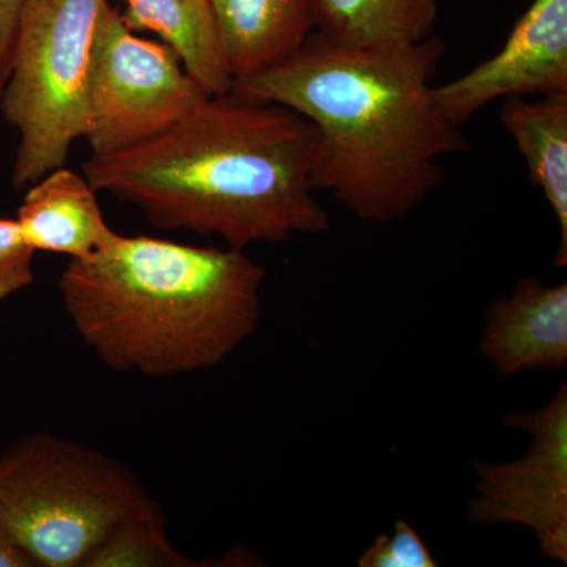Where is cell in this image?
I'll return each mask as SVG.
<instances>
[{
  "instance_id": "obj_1",
  "label": "cell",
  "mask_w": 567,
  "mask_h": 567,
  "mask_svg": "<svg viewBox=\"0 0 567 567\" xmlns=\"http://www.w3.org/2000/svg\"><path fill=\"white\" fill-rule=\"evenodd\" d=\"M442 41L342 48L315 35L233 91L289 107L315 125L311 183L365 223L405 218L443 181L442 159L468 151L434 93Z\"/></svg>"
},
{
  "instance_id": "obj_2",
  "label": "cell",
  "mask_w": 567,
  "mask_h": 567,
  "mask_svg": "<svg viewBox=\"0 0 567 567\" xmlns=\"http://www.w3.org/2000/svg\"><path fill=\"white\" fill-rule=\"evenodd\" d=\"M316 144L315 125L297 112L230 91L134 147L89 156L84 177L159 229L246 249L330 226L311 183Z\"/></svg>"
},
{
  "instance_id": "obj_3",
  "label": "cell",
  "mask_w": 567,
  "mask_h": 567,
  "mask_svg": "<svg viewBox=\"0 0 567 567\" xmlns=\"http://www.w3.org/2000/svg\"><path fill=\"white\" fill-rule=\"evenodd\" d=\"M265 276L245 249L115 234L102 251L70 260L59 290L104 365L166 379L221 364L256 333Z\"/></svg>"
},
{
  "instance_id": "obj_4",
  "label": "cell",
  "mask_w": 567,
  "mask_h": 567,
  "mask_svg": "<svg viewBox=\"0 0 567 567\" xmlns=\"http://www.w3.org/2000/svg\"><path fill=\"white\" fill-rule=\"evenodd\" d=\"M148 492L117 458L37 432L0 456V527L33 567H85Z\"/></svg>"
},
{
  "instance_id": "obj_5",
  "label": "cell",
  "mask_w": 567,
  "mask_h": 567,
  "mask_svg": "<svg viewBox=\"0 0 567 567\" xmlns=\"http://www.w3.org/2000/svg\"><path fill=\"white\" fill-rule=\"evenodd\" d=\"M110 0H22L3 118L20 134L11 182L29 188L65 166L89 126L93 39Z\"/></svg>"
},
{
  "instance_id": "obj_6",
  "label": "cell",
  "mask_w": 567,
  "mask_h": 567,
  "mask_svg": "<svg viewBox=\"0 0 567 567\" xmlns=\"http://www.w3.org/2000/svg\"><path fill=\"white\" fill-rule=\"evenodd\" d=\"M208 93L162 41L126 28L106 3L93 39L89 80L91 156L126 151L182 121Z\"/></svg>"
},
{
  "instance_id": "obj_7",
  "label": "cell",
  "mask_w": 567,
  "mask_h": 567,
  "mask_svg": "<svg viewBox=\"0 0 567 567\" xmlns=\"http://www.w3.org/2000/svg\"><path fill=\"white\" fill-rule=\"evenodd\" d=\"M503 424L528 432L532 446L509 462L473 461L475 496L466 516L475 525H522L535 533L537 548L567 565V386L547 405L511 413Z\"/></svg>"
},
{
  "instance_id": "obj_8",
  "label": "cell",
  "mask_w": 567,
  "mask_h": 567,
  "mask_svg": "<svg viewBox=\"0 0 567 567\" xmlns=\"http://www.w3.org/2000/svg\"><path fill=\"white\" fill-rule=\"evenodd\" d=\"M447 121L465 125L496 102L567 93V0H533L502 50L456 80L435 85Z\"/></svg>"
},
{
  "instance_id": "obj_9",
  "label": "cell",
  "mask_w": 567,
  "mask_h": 567,
  "mask_svg": "<svg viewBox=\"0 0 567 567\" xmlns=\"http://www.w3.org/2000/svg\"><path fill=\"white\" fill-rule=\"evenodd\" d=\"M477 350L498 375L554 372L567 363V284L525 278L484 311Z\"/></svg>"
},
{
  "instance_id": "obj_10",
  "label": "cell",
  "mask_w": 567,
  "mask_h": 567,
  "mask_svg": "<svg viewBox=\"0 0 567 567\" xmlns=\"http://www.w3.org/2000/svg\"><path fill=\"white\" fill-rule=\"evenodd\" d=\"M234 81L279 65L316 33V0H210Z\"/></svg>"
},
{
  "instance_id": "obj_11",
  "label": "cell",
  "mask_w": 567,
  "mask_h": 567,
  "mask_svg": "<svg viewBox=\"0 0 567 567\" xmlns=\"http://www.w3.org/2000/svg\"><path fill=\"white\" fill-rule=\"evenodd\" d=\"M96 189L87 178L62 166L32 183L17 221L33 251L87 259L115 237L104 219Z\"/></svg>"
},
{
  "instance_id": "obj_12",
  "label": "cell",
  "mask_w": 567,
  "mask_h": 567,
  "mask_svg": "<svg viewBox=\"0 0 567 567\" xmlns=\"http://www.w3.org/2000/svg\"><path fill=\"white\" fill-rule=\"evenodd\" d=\"M528 167L529 181L540 189L557 218L559 241L555 265H567V93L514 96L499 111Z\"/></svg>"
},
{
  "instance_id": "obj_13",
  "label": "cell",
  "mask_w": 567,
  "mask_h": 567,
  "mask_svg": "<svg viewBox=\"0 0 567 567\" xmlns=\"http://www.w3.org/2000/svg\"><path fill=\"white\" fill-rule=\"evenodd\" d=\"M121 17L130 31L152 32L181 59L208 95L233 91L210 0H121Z\"/></svg>"
},
{
  "instance_id": "obj_14",
  "label": "cell",
  "mask_w": 567,
  "mask_h": 567,
  "mask_svg": "<svg viewBox=\"0 0 567 567\" xmlns=\"http://www.w3.org/2000/svg\"><path fill=\"white\" fill-rule=\"evenodd\" d=\"M440 0H316V35L342 48L420 43L434 32Z\"/></svg>"
},
{
  "instance_id": "obj_15",
  "label": "cell",
  "mask_w": 567,
  "mask_h": 567,
  "mask_svg": "<svg viewBox=\"0 0 567 567\" xmlns=\"http://www.w3.org/2000/svg\"><path fill=\"white\" fill-rule=\"evenodd\" d=\"M196 566L171 543L162 507L152 496L118 522L85 563V567Z\"/></svg>"
},
{
  "instance_id": "obj_16",
  "label": "cell",
  "mask_w": 567,
  "mask_h": 567,
  "mask_svg": "<svg viewBox=\"0 0 567 567\" xmlns=\"http://www.w3.org/2000/svg\"><path fill=\"white\" fill-rule=\"evenodd\" d=\"M360 567H436L439 561L412 525L399 518L390 535H379L358 558Z\"/></svg>"
},
{
  "instance_id": "obj_17",
  "label": "cell",
  "mask_w": 567,
  "mask_h": 567,
  "mask_svg": "<svg viewBox=\"0 0 567 567\" xmlns=\"http://www.w3.org/2000/svg\"><path fill=\"white\" fill-rule=\"evenodd\" d=\"M33 257L17 219L0 218V301L32 286Z\"/></svg>"
},
{
  "instance_id": "obj_18",
  "label": "cell",
  "mask_w": 567,
  "mask_h": 567,
  "mask_svg": "<svg viewBox=\"0 0 567 567\" xmlns=\"http://www.w3.org/2000/svg\"><path fill=\"white\" fill-rule=\"evenodd\" d=\"M22 0H0V100L9 82Z\"/></svg>"
},
{
  "instance_id": "obj_19",
  "label": "cell",
  "mask_w": 567,
  "mask_h": 567,
  "mask_svg": "<svg viewBox=\"0 0 567 567\" xmlns=\"http://www.w3.org/2000/svg\"><path fill=\"white\" fill-rule=\"evenodd\" d=\"M0 567H33L31 558L0 527Z\"/></svg>"
}]
</instances>
